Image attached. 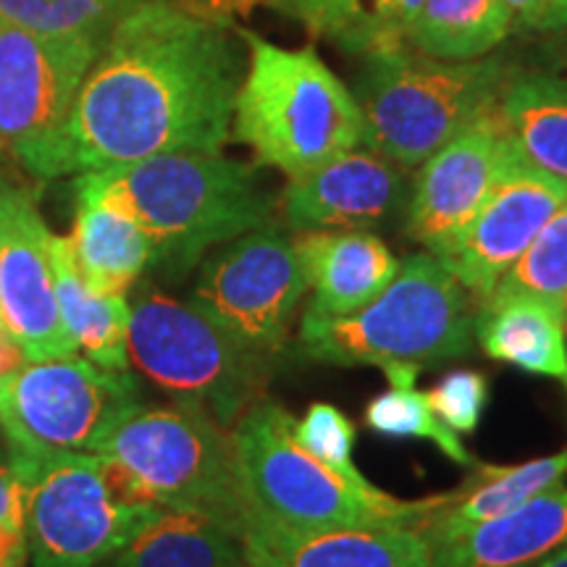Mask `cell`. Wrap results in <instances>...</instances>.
Listing matches in <instances>:
<instances>
[{"label":"cell","instance_id":"cell-1","mask_svg":"<svg viewBox=\"0 0 567 567\" xmlns=\"http://www.w3.org/2000/svg\"><path fill=\"white\" fill-rule=\"evenodd\" d=\"M245 38L221 13L147 0L118 19L69 118L27 172L40 179L161 153H221L243 84Z\"/></svg>","mask_w":567,"mask_h":567},{"label":"cell","instance_id":"cell-2","mask_svg":"<svg viewBox=\"0 0 567 567\" xmlns=\"http://www.w3.org/2000/svg\"><path fill=\"white\" fill-rule=\"evenodd\" d=\"M74 193L132 218L151 243L153 264L174 274L274 221V200L255 168L221 153H161L87 172L76 176Z\"/></svg>","mask_w":567,"mask_h":567},{"label":"cell","instance_id":"cell-3","mask_svg":"<svg viewBox=\"0 0 567 567\" xmlns=\"http://www.w3.org/2000/svg\"><path fill=\"white\" fill-rule=\"evenodd\" d=\"M295 421L287 408L264 394L234 423L239 484L252 513L292 528H415L452 496L400 499L363 473H339L302 450Z\"/></svg>","mask_w":567,"mask_h":567},{"label":"cell","instance_id":"cell-4","mask_svg":"<svg viewBox=\"0 0 567 567\" xmlns=\"http://www.w3.org/2000/svg\"><path fill=\"white\" fill-rule=\"evenodd\" d=\"M478 305L431 252L410 255L371 302L300 318L297 350L326 365H439L471 354Z\"/></svg>","mask_w":567,"mask_h":567},{"label":"cell","instance_id":"cell-5","mask_svg":"<svg viewBox=\"0 0 567 567\" xmlns=\"http://www.w3.org/2000/svg\"><path fill=\"white\" fill-rule=\"evenodd\" d=\"M513 66L494 55L444 61L396 45L363 55L352 80L360 142L400 168H415L494 111Z\"/></svg>","mask_w":567,"mask_h":567},{"label":"cell","instance_id":"cell-6","mask_svg":"<svg viewBox=\"0 0 567 567\" xmlns=\"http://www.w3.org/2000/svg\"><path fill=\"white\" fill-rule=\"evenodd\" d=\"M243 38L247 69L231 134L260 166L297 176L360 145L358 103L313 48L287 51L247 30Z\"/></svg>","mask_w":567,"mask_h":567},{"label":"cell","instance_id":"cell-7","mask_svg":"<svg viewBox=\"0 0 567 567\" xmlns=\"http://www.w3.org/2000/svg\"><path fill=\"white\" fill-rule=\"evenodd\" d=\"M130 467L158 507L193 509L239 538L247 499L231 434L193 402L132 408L97 446Z\"/></svg>","mask_w":567,"mask_h":567},{"label":"cell","instance_id":"cell-8","mask_svg":"<svg viewBox=\"0 0 567 567\" xmlns=\"http://www.w3.org/2000/svg\"><path fill=\"white\" fill-rule=\"evenodd\" d=\"M130 316V368L151 384L234 425L260 400L274 363L247 350L193 302L142 287Z\"/></svg>","mask_w":567,"mask_h":567},{"label":"cell","instance_id":"cell-9","mask_svg":"<svg viewBox=\"0 0 567 567\" xmlns=\"http://www.w3.org/2000/svg\"><path fill=\"white\" fill-rule=\"evenodd\" d=\"M137 405L140 384L130 371H109L84 354L27 360L0 379V431L24 457L97 452Z\"/></svg>","mask_w":567,"mask_h":567},{"label":"cell","instance_id":"cell-10","mask_svg":"<svg viewBox=\"0 0 567 567\" xmlns=\"http://www.w3.org/2000/svg\"><path fill=\"white\" fill-rule=\"evenodd\" d=\"M11 463L24 476L30 567H101L161 513L113 496L97 452L13 455Z\"/></svg>","mask_w":567,"mask_h":567},{"label":"cell","instance_id":"cell-11","mask_svg":"<svg viewBox=\"0 0 567 567\" xmlns=\"http://www.w3.org/2000/svg\"><path fill=\"white\" fill-rule=\"evenodd\" d=\"M305 295L295 237L271 221L208 255L189 302L247 350L276 363L287 352Z\"/></svg>","mask_w":567,"mask_h":567},{"label":"cell","instance_id":"cell-12","mask_svg":"<svg viewBox=\"0 0 567 567\" xmlns=\"http://www.w3.org/2000/svg\"><path fill=\"white\" fill-rule=\"evenodd\" d=\"M103 45L48 38L0 19V153L30 168L69 118Z\"/></svg>","mask_w":567,"mask_h":567},{"label":"cell","instance_id":"cell-13","mask_svg":"<svg viewBox=\"0 0 567 567\" xmlns=\"http://www.w3.org/2000/svg\"><path fill=\"white\" fill-rule=\"evenodd\" d=\"M567 200V184L530 166L507 142L496 179L463 234L436 260L481 305Z\"/></svg>","mask_w":567,"mask_h":567},{"label":"cell","instance_id":"cell-14","mask_svg":"<svg viewBox=\"0 0 567 567\" xmlns=\"http://www.w3.org/2000/svg\"><path fill=\"white\" fill-rule=\"evenodd\" d=\"M51 245L34 195L0 174V323L27 360L80 354L55 302Z\"/></svg>","mask_w":567,"mask_h":567},{"label":"cell","instance_id":"cell-15","mask_svg":"<svg viewBox=\"0 0 567 567\" xmlns=\"http://www.w3.org/2000/svg\"><path fill=\"white\" fill-rule=\"evenodd\" d=\"M494 111L425 158L410 195L405 229L425 252L442 255L476 216L505 158Z\"/></svg>","mask_w":567,"mask_h":567},{"label":"cell","instance_id":"cell-16","mask_svg":"<svg viewBox=\"0 0 567 567\" xmlns=\"http://www.w3.org/2000/svg\"><path fill=\"white\" fill-rule=\"evenodd\" d=\"M405 203L400 166L384 155L347 151L321 166L289 176L281 216L289 231L373 229L392 221Z\"/></svg>","mask_w":567,"mask_h":567},{"label":"cell","instance_id":"cell-17","mask_svg":"<svg viewBox=\"0 0 567 567\" xmlns=\"http://www.w3.org/2000/svg\"><path fill=\"white\" fill-rule=\"evenodd\" d=\"M239 544L247 567H431L413 526L292 528L247 509Z\"/></svg>","mask_w":567,"mask_h":567},{"label":"cell","instance_id":"cell-18","mask_svg":"<svg viewBox=\"0 0 567 567\" xmlns=\"http://www.w3.org/2000/svg\"><path fill=\"white\" fill-rule=\"evenodd\" d=\"M310 302L308 316H347L384 292L400 260L384 239L365 229L295 234Z\"/></svg>","mask_w":567,"mask_h":567},{"label":"cell","instance_id":"cell-19","mask_svg":"<svg viewBox=\"0 0 567 567\" xmlns=\"http://www.w3.org/2000/svg\"><path fill=\"white\" fill-rule=\"evenodd\" d=\"M563 547H567V488L559 484L429 549L431 567H530Z\"/></svg>","mask_w":567,"mask_h":567},{"label":"cell","instance_id":"cell-20","mask_svg":"<svg viewBox=\"0 0 567 567\" xmlns=\"http://www.w3.org/2000/svg\"><path fill=\"white\" fill-rule=\"evenodd\" d=\"M499 132L526 158L567 184V76L547 69L509 71L494 105Z\"/></svg>","mask_w":567,"mask_h":567},{"label":"cell","instance_id":"cell-21","mask_svg":"<svg viewBox=\"0 0 567 567\" xmlns=\"http://www.w3.org/2000/svg\"><path fill=\"white\" fill-rule=\"evenodd\" d=\"M567 476V450L520 465H484L471 484L452 492L442 507L417 523L429 547L463 536L465 530L520 507Z\"/></svg>","mask_w":567,"mask_h":567},{"label":"cell","instance_id":"cell-22","mask_svg":"<svg viewBox=\"0 0 567 567\" xmlns=\"http://www.w3.org/2000/svg\"><path fill=\"white\" fill-rule=\"evenodd\" d=\"M565 313L555 305L509 297L478 305L473 334L496 363L567 381Z\"/></svg>","mask_w":567,"mask_h":567},{"label":"cell","instance_id":"cell-23","mask_svg":"<svg viewBox=\"0 0 567 567\" xmlns=\"http://www.w3.org/2000/svg\"><path fill=\"white\" fill-rule=\"evenodd\" d=\"M51 266L61 321L76 352L109 371H130L126 339L132 305L126 295L95 292L76 268L69 237L53 234Z\"/></svg>","mask_w":567,"mask_h":567},{"label":"cell","instance_id":"cell-24","mask_svg":"<svg viewBox=\"0 0 567 567\" xmlns=\"http://www.w3.org/2000/svg\"><path fill=\"white\" fill-rule=\"evenodd\" d=\"M101 567H247L239 538L208 515L161 509Z\"/></svg>","mask_w":567,"mask_h":567},{"label":"cell","instance_id":"cell-25","mask_svg":"<svg viewBox=\"0 0 567 567\" xmlns=\"http://www.w3.org/2000/svg\"><path fill=\"white\" fill-rule=\"evenodd\" d=\"M69 243L84 281L101 295H126L153 264L145 231L109 205L76 200Z\"/></svg>","mask_w":567,"mask_h":567},{"label":"cell","instance_id":"cell-26","mask_svg":"<svg viewBox=\"0 0 567 567\" xmlns=\"http://www.w3.org/2000/svg\"><path fill=\"white\" fill-rule=\"evenodd\" d=\"M513 32L499 0H425L408 45L444 61L484 59Z\"/></svg>","mask_w":567,"mask_h":567},{"label":"cell","instance_id":"cell-27","mask_svg":"<svg viewBox=\"0 0 567 567\" xmlns=\"http://www.w3.org/2000/svg\"><path fill=\"white\" fill-rule=\"evenodd\" d=\"M423 3L425 0H323L302 27L344 53L368 55L405 45Z\"/></svg>","mask_w":567,"mask_h":567},{"label":"cell","instance_id":"cell-28","mask_svg":"<svg viewBox=\"0 0 567 567\" xmlns=\"http://www.w3.org/2000/svg\"><path fill=\"white\" fill-rule=\"evenodd\" d=\"M509 297L555 305L567 318V200L542 226L526 252L502 274L484 302Z\"/></svg>","mask_w":567,"mask_h":567},{"label":"cell","instance_id":"cell-29","mask_svg":"<svg viewBox=\"0 0 567 567\" xmlns=\"http://www.w3.org/2000/svg\"><path fill=\"white\" fill-rule=\"evenodd\" d=\"M142 0H0V19L48 38L105 45L118 19Z\"/></svg>","mask_w":567,"mask_h":567},{"label":"cell","instance_id":"cell-30","mask_svg":"<svg viewBox=\"0 0 567 567\" xmlns=\"http://www.w3.org/2000/svg\"><path fill=\"white\" fill-rule=\"evenodd\" d=\"M365 425L375 434L389 439H429L444 452L452 463L473 465V455L460 442V434L450 431L434 415L429 396L415 389H389V392L373 396L365 405Z\"/></svg>","mask_w":567,"mask_h":567},{"label":"cell","instance_id":"cell-31","mask_svg":"<svg viewBox=\"0 0 567 567\" xmlns=\"http://www.w3.org/2000/svg\"><path fill=\"white\" fill-rule=\"evenodd\" d=\"M354 425L342 410L329 402H313L300 421H295V439L302 450L339 473H360L352 463Z\"/></svg>","mask_w":567,"mask_h":567},{"label":"cell","instance_id":"cell-32","mask_svg":"<svg viewBox=\"0 0 567 567\" xmlns=\"http://www.w3.org/2000/svg\"><path fill=\"white\" fill-rule=\"evenodd\" d=\"M429 405L446 429L455 434H473L486 413L492 386L481 371L457 368L436 381L429 394Z\"/></svg>","mask_w":567,"mask_h":567},{"label":"cell","instance_id":"cell-33","mask_svg":"<svg viewBox=\"0 0 567 567\" xmlns=\"http://www.w3.org/2000/svg\"><path fill=\"white\" fill-rule=\"evenodd\" d=\"M24 476L13 463H0V526L24 534Z\"/></svg>","mask_w":567,"mask_h":567},{"label":"cell","instance_id":"cell-34","mask_svg":"<svg viewBox=\"0 0 567 567\" xmlns=\"http://www.w3.org/2000/svg\"><path fill=\"white\" fill-rule=\"evenodd\" d=\"M567 30V0H538L528 32L555 34Z\"/></svg>","mask_w":567,"mask_h":567},{"label":"cell","instance_id":"cell-35","mask_svg":"<svg viewBox=\"0 0 567 567\" xmlns=\"http://www.w3.org/2000/svg\"><path fill=\"white\" fill-rule=\"evenodd\" d=\"M27 363V354L21 350L17 339H13L9 331L0 326V379H3L6 373L17 371L19 365Z\"/></svg>","mask_w":567,"mask_h":567},{"label":"cell","instance_id":"cell-36","mask_svg":"<svg viewBox=\"0 0 567 567\" xmlns=\"http://www.w3.org/2000/svg\"><path fill=\"white\" fill-rule=\"evenodd\" d=\"M499 3L505 6V11L509 13V19H513V30L528 32L530 17H534L538 0H499Z\"/></svg>","mask_w":567,"mask_h":567},{"label":"cell","instance_id":"cell-37","mask_svg":"<svg viewBox=\"0 0 567 567\" xmlns=\"http://www.w3.org/2000/svg\"><path fill=\"white\" fill-rule=\"evenodd\" d=\"M268 3H271L276 11H281L284 17L297 19L300 24H305V19H308L323 0H268Z\"/></svg>","mask_w":567,"mask_h":567},{"label":"cell","instance_id":"cell-38","mask_svg":"<svg viewBox=\"0 0 567 567\" xmlns=\"http://www.w3.org/2000/svg\"><path fill=\"white\" fill-rule=\"evenodd\" d=\"M168 3H179V6H187V9L218 13V3H224V0H168Z\"/></svg>","mask_w":567,"mask_h":567},{"label":"cell","instance_id":"cell-39","mask_svg":"<svg viewBox=\"0 0 567 567\" xmlns=\"http://www.w3.org/2000/svg\"><path fill=\"white\" fill-rule=\"evenodd\" d=\"M555 34H557V42L555 48H551V51H555V63L557 69H567V30L555 32Z\"/></svg>","mask_w":567,"mask_h":567},{"label":"cell","instance_id":"cell-40","mask_svg":"<svg viewBox=\"0 0 567 567\" xmlns=\"http://www.w3.org/2000/svg\"><path fill=\"white\" fill-rule=\"evenodd\" d=\"M530 567H567V547L551 551V555L538 559V563H534Z\"/></svg>","mask_w":567,"mask_h":567},{"label":"cell","instance_id":"cell-41","mask_svg":"<svg viewBox=\"0 0 567 567\" xmlns=\"http://www.w3.org/2000/svg\"><path fill=\"white\" fill-rule=\"evenodd\" d=\"M565 339H567V321H565Z\"/></svg>","mask_w":567,"mask_h":567},{"label":"cell","instance_id":"cell-42","mask_svg":"<svg viewBox=\"0 0 567 567\" xmlns=\"http://www.w3.org/2000/svg\"><path fill=\"white\" fill-rule=\"evenodd\" d=\"M0 326H3V323H0Z\"/></svg>","mask_w":567,"mask_h":567}]
</instances>
